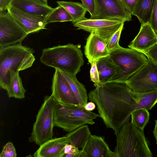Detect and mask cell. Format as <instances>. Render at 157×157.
Segmentation results:
<instances>
[{
	"label": "cell",
	"instance_id": "cell-17",
	"mask_svg": "<svg viewBox=\"0 0 157 157\" xmlns=\"http://www.w3.org/2000/svg\"><path fill=\"white\" fill-rule=\"evenodd\" d=\"M69 143L66 135L60 137L52 138L40 146L33 156L35 157H63V151Z\"/></svg>",
	"mask_w": 157,
	"mask_h": 157
},
{
	"label": "cell",
	"instance_id": "cell-24",
	"mask_svg": "<svg viewBox=\"0 0 157 157\" xmlns=\"http://www.w3.org/2000/svg\"><path fill=\"white\" fill-rule=\"evenodd\" d=\"M58 5L63 7L70 14L73 19L72 21L74 23L85 17L87 12L82 4L72 1H58Z\"/></svg>",
	"mask_w": 157,
	"mask_h": 157
},
{
	"label": "cell",
	"instance_id": "cell-2",
	"mask_svg": "<svg viewBox=\"0 0 157 157\" xmlns=\"http://www.w3.org/2000/svg\"><path fill=\"white\" fill-rule=\"evenodd\" d=\"M34 50L21 43L0 48V86L6 90L10 77L31 67L35 60Z\"/></svg>",
	"mask_w": 157,
	"mask_h": 157
},
{
	"label": "cell",
	"instance_id": "cell-22",
	"mask_svg": "<svg viewBox=\"0 0 157 157\" xmlns=\"http://www.w3.org/2000/svg\"><path fill=\"white\" fill-rule=\"evenodd\" d=\"M154 0H139L132 15L136 16L141 24L149 22L153 9Z\"/></svg>",
	"mask_w": 157,
	"mask_h": 157
},
{
	"label": "cell",
	"instance_id": "cell-3",
	"mask_svg": "<svg viewBox=\"0 0 157 157\" xmlns=\"http://www.w3.org/2000/svg\"><path fill=\"white\" fill-rule=\"evenodd\" d=\"M40 60L46 66L75 75L84 63L78 46L71 44L44 49Z\"/></svg>",
	"mask_w": 157,
	"mask_h": 157
},
{
	"label": "cell",
	"instance_id": "cell-28",
	"mask_svg": "<svg viewBox=\"0 0 157 157\" xmlns=\"http://www.w3.org/2000/svg\"><path fill=\"white\" fill-rule=\"evenodd\" d=\"M124 24L112 36L107 43V48L109 52L119 48L121 46L119 43Z\"/></svg>",
	"mask_w": 157,
	"mask_h": 157
},
{
	"label": "cell",
	"instance_id": "cell-30",
	"mask_svg": "<svg viewBox=\"0 0 157 157\" xmlns=\"http://www.w3.org/2000/svg\"><path fill=\"white\" fill-rule=\"evenodd\" d=\"M17 155L15 148L11 142H8L3 147L0 154V157H16Z\"/></svg>",
	"mask_w": 157,
	"mask_h": 157
},
{
	"label": "cell",
	"instance_id": "cell-38",
	"mask_svg": "<svg viewBox=\"0 0 157 157\" xmlns=\"http://www.w3.org/2000/svg\"><path fill=\"white\" fill-rule=\"evenodd\" d=\"M154 136L155 138L156 141V144L157 145V119L155 121V125L153 131Z\"/></svg>",
	"mask_w": 157,
	"mask_h": 157
},
{
	"label": "cell",
	"instance_id": "cell-20",
	"mask_svg": "<svg viewBox=\"0 0 157 157\" xmlns=\"http://www.w3.org/2000/svg\"><path fill=\"white\" fill-rule=\"evenodd\" d=\"M91 135L87 125L84 124L70 132L66 135L69 143L79 148H83Z\"/></svg>",
	"mask_w": 157,
	"mask_h": 157
},
{
	"label": "cell",
	"instance_id": "cell-26",
	"mask_svg": "<svg viewBox=\"0 0 157 157\" xmlns=\"http://www.w3.org/2000/svg\"><path fill=\"white\" fill-rule=\"evenodd\" d=\"M73 19L67 11L63 6L58 5L45 18L47 24L55 22L72 21Z\"/></svg>",
	"mask_w": 157,
	"mask_h": 157
},
{
	"label": "cell",
	"instance_id": "cell-14",
	"mask_svg": "<svg viewBox=\"0 0 157 157\" xmlns=\"http://www.w3.org/2000/svg\"><path fill=\"white\" fill-rule=\"evenodd\" d=\"M84 53L88 62L91 64L94 61L109 56L110 52L106 41L95 33L91 32L87 39Z\"/></svg>",
	"mask_w": 157,
	"mask_h": 157
},
{
	"label": "cell",
	"instance_id": "cell-27",
	"mask_svg": "<svg viewBox=\"0 0 157 157\" xmlns=\"http://www.w3.org/2000/svg\"><path fill=\"white\" fill-rule=\"evenodd\" d=\"M131 122L136 127L144 131L150 119L149 113L145 108H139L134 110L131 114Z\"/></svg>",
	"mask_w": 157,
	"mask_h": 157
},
{
	"label": "cell",
	"instance_id": "cell-1",
	"mask_svg": "<svg viewBox=\"0 0 157 157\" xmlns=\"http://www.w3.org/2000/svg\"><path fill=\"white\" fill-rule=\"evenodd\" d=\"M95 88L88 98L97 105L99 117L107 128L115 132L129 122L136 108L132 98V91L125 83L117 82L94 83Z\"/></svg>",
	"mask_w": 157,
	"mask_h": 157
},
{
	"label": "cell",
	"instance_id": "cell-12",
	"mask_svg": "<svg viewBox=\"0 0 157 157\" xmlns=\"http://www.w3.org/2000/svg\"><path fill=\"white\" fill-rule=\"evenodd\" d=\"M55 69L52 79L51 95L57 102L61 104L81 107L60 71L57 69Z\"/></svg>",
	"mask_w": 157,
	"mask_h": 157
},
{
	"label": "cell",
	"instance_id": "cell-10",
	"mask_svg": "<svg viewBox=\"0 0 157 157\" xmlns=\"http://www.w3.org/2000/svg\"><path fill=\"white\" fill-rule=\"evenodd\" d=\"M28 35L8 12H0V48L21 43Z\"/></svg>",
	"mask_w": 157,
	"mask_h": 157
},
{
	"label": "cell",
	"instance_id": "cell-7",
	"mask_svg": "<svg viewBox=\"0 0 157 157\" xmlns=\"http://www.w3.org/2000/svg\"><path fill=\"white\" fill-rule=\"evenodd\" d=\"M57 101L51 95H46L36 116L32 132L29 138L30 142L40 145L52 138L54 126V110Z\"/></svg>",
	"mask_w": 157,
	"mask_h": 157
},
{
	"label": "cell",
	"instance_id": "cell-16",
	"mask_svg": "<svg viewBox=\"0 0 157 157\" xmlns=\"http://www.w3.org/2000/svg\"><path fill=\"white\" fill-rule=\"evenodd\" d=\"M157 43V35L149 23L141 24L139 33L128 46L138 52L147 50Z\"/></svg>",
	"mask_w": 157,
	"mask_h": 157
},
{
	"label": "cell",
	"instance_id": "cell-21",
	"mask_svg": "<svg viewBox=\"0 0 157 157\" xmlns=\"http://www.w3.org/2000/svg\"><path fill=\"white\" fill-rule=\"evenodd\" d=\"M100 82H107L116 74L117 69L109 56L99 59L96 61Z\"/></svg>",
	"mask_w": 157,
	"mask_h": 157
},
{
	"label": "cell",
	"instance_id": "cell-4",
	"mask_svg": "<svg viewBox=\"0 0 157 157\" xmlns=\"http://www.w3.org/2000/svg\"><path fill=\"white\" fill-rule=\"evenodd\" d=\"M117 145L113 153L115 157H151L144 131L131 122L115 132Z\"/></svg>",
	"mask_w": 157,
	"mask_h": 157
},
{
	"label": "cell",
	"instance_id": "cell-18",
	"mask_svg": "<svg viewBox=\"0 0 157 157\" xmlns=\"http://www.w3.org/2000/svg\"><path fill=\"white\" fill-rule=\"evenodd\" d=\"M10 6L32 15L45 18L54 8L35 0H12Z\"/></svg>",
	"mask_w": 157,
	"mask_h": 157
},
{
	"label": "cell",
	"instance_id": "cell-9",
	"mask_svg": "<svg viewBox=\"0 0 157 157\" xmlns=\"http://www.w3.org/2000/svg\"><path fill=\"white\" fill-rule=\"evenodd\" d=\"M124 22L121 20L88 19L85 17L73 24L78 29L95 33L107 44L112 36Z\"/></svg>",
	"mask_w": 157,
	"mask_h": 157
},
{
	"label": "cell",
	"instance_id": "cell-31",
	"mask_svg": "<svg viewBox=\"0 0 157 157\" xmlns=\"http://www.w3.org/2000/svg\"><path fill=\"white\" fill-rule=\"evenodd\" d=\"M139 52L143 53L147 58L157 65V43L148 49Z\"/></svg>",
	"mask_w": 157,
	"mask_h": 157
},
{
	"label": "cell",
	"instance_id": "cell-5",
	"mask_svg": "<svg viewBox=\"0 0 157 157\" xmlns=\"http://www.w3.org/2000/svg\"><path fill=\"white\" fill-rule=\"evenodd\" d=\"M109 57L117 68V71L108 82L124 83L148 61V58L143 53L121 46L110 52Z\"/></svg>",
	"mask_w": 157,
	"mask_h": 157
},
{
	"label": "cell",
	"instance_id": "cell-35",
	"mask_svg": "<svg viewBox=\"0 0 157 157\" xmlns=\"http://www.w3.org/2000/svg\"><path fill=\"white\" fill-rule=\"evenodd\" d=\"M127 11L132 15L139 0H120Z\"/></svg>",
	"mask_w": 157,
	"mask_h": 157
},
{
	"label": "cell",
	"instance_id": "cell-23",
	"mask_svg": "<svg viewBox=\"0 0 157 157\" xmlns=\"http://www.w3.org/2000/svg\"><path fill=\"white\" fill-rule=\"evenodd\" d=\"M132 98L136 104V109L142 108L150 110L157 103V90L144 93L132 91Z\"/></svg>",
	"mask_w": 157,
	"mask_h": 157
},
{
	"label": "cell",
	"instance_id": "cell-15",
	"mask_svg": "<svg viewBox=\"0 0 157 157\" xmlns=\"http://www.w3.org/2000/svg\"><path fill=\"white\" fill-rule=\"evenodd\" d=\"M82 150L80 157H115L104 136L91 135Z\"/></svg>",
	"mask_w": 157,
	"mask_h": 157
},
{
	"label": "cell",
	"instance_id": "cell-13",
	"mask_svg": "<svg viewBox=\"0 0 157 157\" xmlns=\"http://www.w3.org/2000/svg\"><path fill=\"white\" fill-rule=\"evenodd\" d=\"M7 11L28 35L46 29L47 24L45 18L29 14L10 6Z\"/></svg>",
	"mask_w": 157,
	"mask_h": 157
},
{
	"label": "cell",
	"instance_id": "cell-25",
	"mask_svg": "<svg viewBox=\"0 0 157 157\" xmlns=\"http://www.w3.org/2000/svg\"><path fill=\"white\" fill-rule=\"evenodd\" d=\"M9 98L22 99L25 97L26 91L24 88L19 73L11 77L10 82L6 90Z\"/></svg>",
	"mask_w": 157,
	"mask_h": 157
},
{
	"label": "cell",
	"instance_id": "cell-34",
	"mask_svg": "<svg viewBox=\"0 0 157 157\" xmlns=\"http://www.w3.org/2000/svg\"><path fill=\"white\" fill-rule=\"evenodd\" d=\"M82 4L90 14L91 17L93 16L95 10V0H81Z\"/></svg>",
	"mask_w": 157,
	"mask_h": 157
},
{
	"label": "cell",
	"instance_id": "cell-6",
	"mask_svg": "<svg viewBox=\"0 0 157 157\" xmlns=\"http://www.w3.org/2000/svg\"><path fill=\"white\" fill-rule=\"evenodd\" d=\"M99 117V114L84 107L66 105L57 101L54 110V126L70 132L82 125L94 124L93 120Z\"/></svg>",
	"mask_w": 157,
	"mask_h": 157
},
{
	"label": "cell",
	"instance_id": "cell-29",
	"mask_svg": "<svg viewBox=\"0 0 157 157\" xmlns=\"http://www.w3.org/2000/svg\"><path fill=\"white\" fill-rule=\"evenodd\" d=\"M78 148L69 143L65 146L63 151V157H80L82 150H79Z\"/></svg>",
	"mask_w": 157,
	"mask_h": 157
},
{
	"label": "cell",
	"instance_id": "cell-19",
	"mask_svg": "<svg viewBox=\"0 0 157 157\" xmlns=\"http://www.w3.org/2000/svg\"><path fill=\"white\" fill-rule=\"evenodd\" d=\"M60 71L69 84L80 105L82 107L84 108L87 103L88 98L85 86L78 81L75 75Z\"/></svg>",
	"mask_w": 157,
	"mask_h": 157
},
{
	"label": "cell",
	"instance_id": "cell-37",
	"mask_svg": "<svg viewBox=\"0 0 157 157\" xmlns=\"http://www.w3.org/2000/svg\"><path fill=\"white\" fill-rule=\"evenodd\" d=\"M96 105L95 103L92 101L87 102L84 107V108L88 111H92L95 108Z\"/></svg>",
	"mask_w": 157,
	"mask_h": 157
},
{
	"label": "cell",
	"instance_id": "cell-33",
	"mask_svg": "<svg viewBox=\"0 0 157 157\" xmlns=\"http://www.w3.org/2000/svg\"><path fill=\"white\" fill-rule=\"evenodd\" d=\"M91 65V68L90 71L91 79L94 83H99L100 82L99 80V73L97 66L96 61H93Z\"/></svg>",
	"mask_w": 157,
	"mask_h": 157
},
{
	"label": "cell",
	"instance_id": "cell-32",
	"mask_svg": "<svg viewBox=\"0 0 157 157\" xmlns=\"http://www.w3.org/2000/svg\"><path fill=\"white\" fill-rule=\"evenodd\" d=\"M149 23L157 35V0H154L152 13Z\"/></svg>",
	"mask_w": 157,
	"mask_h": 157
},
{
	"label": "cell",
	"instance_id": "cell-11",
	"mask_svg": "<svg viewBox=\"0 0 157 157\" xmlns=\"http://www.w3.org/2000/svg\"><path fill=\"white\" fill-rule=\"evenodd\" d=\"M95 10L90 18L123 21L131 20V15L120 0H95Z\"/></svg>",
	"mask_w": 157,
	"mask_h": 157
},
{
	"label": "cell",
	"instance_id": "cell-8",
	"mask_svg": "<svg viewBox=\"0 0 157 157\" xmlns=\"http://www.w3.org/2000/svg\"><path fill=\"white\" fill-rule=\"evenodd\" d=\"M124 83L135 92L144 93L157 90V65L148 58L147 63Z\"/></svg>",
	"mask_w": 157,
	"mask_h": 157
},
{
	"label": "cell",
	"instance_id": "cell-39",
	"mask_svg": "<svg viewBox=\"0 0 157 157\" xmlns=\"http://www.w3.org/2000/svg\"><path fill=\"white\" fill-rule=\"evenodd\" d=\"M45 5H48L47 0H35Z\"/></svg>",
	"mask_w": 157,
	"mask_h": 157
},
{
	"label": "cell",
	"instance_id": "cell-36",
	"mask_svg": "<svg viewBox=\"0 0 157 157\" xmlns=\"http://www.w3.org/2000/svg\"><path fill=\"white\" fill-rule=\"evenodd\" d=\"M12 0H0V12L5 11L10 6Z\"/></svg>",
	"mask_w": 157,
	"mask_h": 157
}]
</instances>
